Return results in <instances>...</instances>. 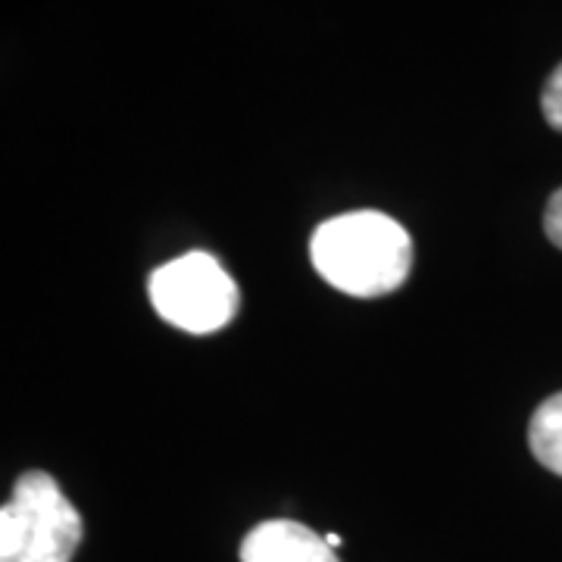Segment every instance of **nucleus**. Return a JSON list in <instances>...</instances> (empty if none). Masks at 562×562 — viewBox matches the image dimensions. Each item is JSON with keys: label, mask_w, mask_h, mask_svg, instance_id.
<instances>
[{"label": "nucleus", "mask_w": 562, "mask_h": 562, "mask_svg": "<svg viewBox=\"0 0 562 562\" xmlns=\"http://www.w3.org/2000/svg\"><path fill=\"white\" fill-rule=\"evenodd\" d=\"M310 260L322 279L350 297H384L413 269V238L379 210L344 213L322 222L310 241Z\"/></svg>", "instance_id": "f257e3e1"}, {"label": "nucleus", "mask_w": 562, "mask_h": 562, "mask_svg": "<svg viewBox=\"0 0 562 562\" xmlns=\"http://www.w3.org/2000/svg\"><path fill=\"white\" fill-rule=\"evenodd\" d=\"M85 538L79 509L47 472H25L0 509V562H72Z\"/></svg>", "instance_id": "f03ea898"}, {"label": "nucleus", "mask_w": 562, "mask_h": 562, "mask_svg": "<svg viewBox=\"0 0 562 562\" xmlns=\"http://www.w3.org/2000/svg\"><path fill=\"white\" fill-rule=\"evenodd\" d=\"M157 316L188 335H213L238 316L241 291L213 254L191 250L160 266L150 281Z\"/></svg>", "instance_id": "7ed1b4c3"}, {"label": "nucleus", "mask_w": 562, "mask_h": 562, "mask_svg": "<svg viewBox=\"0 0 562 562\" xmlns=\"http://www.w3.org/2000/svg\"><path fill=\"white\" fill-rule=\"evenodd\" d=\"M241 562H341L313 528L291 519H272L250 528L241 543Z\"/></svg>", "instance_id": "20e7f679"}, {"label": "nucleus", "mask_w": 562, "mask_h": 562, "mask_svg": "<svg viewBox=\"0 0 562 562\" xmlns=\"http://www.w3.org/2000/svg\"><path fill=\"white\" fill-rule=\"evenodd\" d=\"M528 443L543 469L562 475V391L535 409L528 425Z\"/></svg>", "instance_id": "39448f33"}, {"label": "nucleus", "mask_w": 562, "mask_h": 562, "mask_svg": "<svg viewBox=\"0 0 562 562\" xmlns=\"http://www.w3.org/2000/svg\"><path fill=\"white\" fill-rule=\"evenodd\" d=\"M543 120L550 122L557 132H562V66H557V72L550 76L541 98Z\"/></svg>", "instance_id": "423d86ee"}, {"label": "nucleus", "mask_w": 562, "mask_h": 562, "mask_svg": "<svg viewBox=\"0 0 562 562\" xmlns=\"http://www.w3.org/2000/svg\"><path fill=\"white\" fill-rule=\"evenodd\" d=\"M543 228H547V238L562 250V188L553 194V198H550V203H547Z\"/></svg>", "instance_id": "0eeeda50"}, {"label": "nucleus", "mask_w": 562, "mask_h": 562, "mask_svg": "<svg viewBox=\"0 0 562 562\" xmlns=\"http://www.w3.org/2000/svg\"><path fill=\"white\" fill-rule=\"evenodd\" d=\"M325 541H328V547L335 550V547H341L344 538H341V535H325Z\"/></svg>", "instance_id": "6e6552de"}]
</instances>
